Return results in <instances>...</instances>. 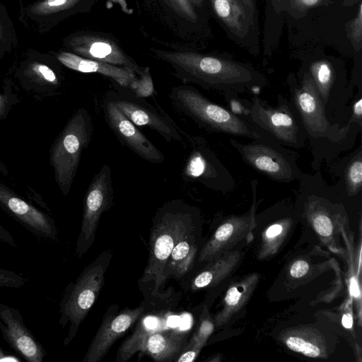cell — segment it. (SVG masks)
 Returning a JSON list of instances; mask_svg holds the SVG:
<instances>
[{
	"mask_svg": "<svg viewBox=\"0 0 362 362\" xmlns=\"http://www.w3.org/2000/svg\"><path fill=\"white\" fill-rule=\"evenodd\" d=\"M152 55L168 64L175 77L207 90L232 94L259 88L265 83L248 66L221 57L198 50H173L151 48Z\"/></svg>",
	"mask_w": 362,
	"mask_h": 362,
	"instance_id": "6da1fadb",
	"label": "cell"
},
{
	"mask_svg": "<svg viewBox=\"0 0 362 362\" xmlns=\"http://www.w3.org/2000/svg\"><path fill=\"white\" fill-rule=\"evenodd\" d=\"M141 32L173 50H197L206 16L189 0H134Z\"/></svg>",
	"mask_w": 362,
	"mask_h": 362,
	"instance_id": "7a4b0ae2",
	"label": "cell"
},
{
	"mask_svg": "<svg viewBox=\"0 0 362 362\" xmlns=\"http://www.w3.org/2000/svg\"><path fill=\"white\" fill-rule=\"evenodd\" d=\"M168 97L177 111L209 133H222L250 139H273L269 134L246 119L211 102L192 86H173Z\"/></svg>",
	"mask_w": 362,
	"mask_h": 362,
	"instance_id": "3957f363",
	"label": "cell"
},
{
	"mask_svg": "<svg viewBox=\"0 0 362 362\" xmlns=\"http://www.w3.org/2000/svg\"><path fill=\"white\" fill-rule=\"evenodd\" d=\"M195 209L184 201L173 199L158 209L153 218L149 240V257L141 279L153 281L154 291L164 283L166 262L181 235L193 225Z\"/></svg>",
	"mask_w": 362,
	"mask_h": 362,
	"instance_id": "277c9868",
	"label": "cell"
},
{
	"mask_svg": "<svg viewBox=\"0 0 362 362\" xmlns=\"http://www.w3.org/2000/svg\"><path fill=\"white\" fill-rule=\"evenodd\" d=\"M109 250L103 252L81 271L75 281L66 287L59 303V325H69L64 344L69 345L98 298L104 285L105 274L112 258Z\"/></svg>",
	"mask_w": 362,
	"mask_h": 362,
	"instance_id": "5b68a950",
	"label": "cell"
},
{
	"mask_svg": "<svg viewBox=\"0 0 362 362\" xmlns=\"http://www.w3.org/2000/svg\"><path fill=\"white\" fill-rule=\"evenodd\" d=\"M93 135L90 115L85 108L78 109L54 141L49 153L55 181L66 196L76 177L81 154Z\"/></svg>",
	"mask_w": 362,
	"mask_h": 362,
	"instance_id": "8992f818",
	"label": "cell"
},
{
	"mask_svg": "<svg viewBox=\"0 0 362 362\" xmlns=\"http://www.w3.org/2000/svg\"><path fill=\"white\" fill-rule=\"evenodd\" d=\"M243 118L269 134L282 146L300 148L305 146L306 134L293 105L285 98L279 105L271 106L254 97L245 106Z\"/></svg>",
	"mask_w": 362,
	"mask_h": 362,
	"instance_id": "52a82bcc",
	"label": "cell"
},
{
	"mask_svg": "<svg viewBox=\"0 0 362 362\" xmlns=\"http://www.w3.org/2000/svg\"><path fill=\"white\" fill-rule=\"evenodd\" d=\"M230 142L246 164L268 178L285 183L300 178L295 154L274 140L264 138L241 144L231 139Z\"/></svg>",
	"mask_w": 362,
	"mask_h": 362,
	"instance_id": "ba28073f",
	"label": "cell"
},
{
	"mask_svg": "<svg viewBox=\"0 0 362 362\" xmlns=\"http://www.w3.org/2000/svg\"><path fill=\"white\" fill-rule=\"evenodd\" d=\"M293 105L305 131L306 137L314 144L326 139L339 142L348 132L346 128L332 124L326 115V109L308 72H305L300 86L292 90Z\"/></svg>",
	"mask_w": 362,
	"mask_h": 362,
	"instance_id": "9c48e42d",
	"label": "cell"
},
{
	"mask_svg": "<svg viewBox=\"0 0 362 362\" xmlns=\"http://www.w3.org/2000/svg\"><path fill=\"white\" fill-rule=\"evenodd\" d=\"M114 192L111 168L105 164L93 176L84 197L80 232L76 255L82 257L92 246L102 214L112 206Z\"/></svg>",
	"mask_w": 362,
	"mask_h": 362,
	"instance_id": "30bf717a",
	"label": "cell"
},
{
	"mask_svg": "<svg viewBox=\"0 0 362 362\" xmlns=\"http://www.w3.org/2000/svg\"><path fill=\"white\" fill-rule=\"evenodd\" d=\"M64 41L69 52L80 57L127 68L137 76L144 69L124 51L119 40L111 34L81 30L71 34Z\"/></svg>",
	"mask_w": 362,
	"mask_h": 362,
	"instance_id": "8fae6325",
	"label": "cell"
},
{
	"mask_svg": "<svg viewBox=\"0 0 362 362\" xmlns=\"http://www.w3.org/2000/svg\"><path fill=\"white\" fill-rule=\"evenodd\" d=\"M189 151L184 164L181 176L189 182H199L216 190L233 187L228 170L209 148L204 138L187 136Z\"/></svg>",
	"mask_w": 362,
	"mask_h": 362,
	"instance_id": "7c38bea8",
	"label": "cell"
},
{
	"mask_svg": "<svg viewBox=\"0 0 362 362\" xmlns=\"http://www.w3.org/2000/svg\"><path fill=\"white\" fill-rule=\"evenodd\" d=\"M106 95L136 126L148 127L159 134L166 141H182L183 132L160 107L149 104L143 98L122 90H110Z\"/></svg>",
	"mask_w": 362,
	"mask_h": 362,
	"instance_id": "4fadbf2b",
	"label": "cell"
},
{
	"mask_svg": "<svg viewBox=\"0 0 362 362\" xmlns=\"http://www.w3.org/2000/svg\"><path fill=\"white\" fill-rule=\"evenodd\" d=\"M105 119L119 142L141 158L161 163L163 153L132 123L106 95L102 102Z\"/></svg>",
	"mask_w": 362,
	"mask_h": 362,
	"instance_id": "5bb4252c",
	"label": "cell"
},
{
	"mask_svg": "<svg viewBox=\"0 0 362 362\" xmlns=\"http://www.w3.org/2000/svg\"><path fill=\"white\" fill-rule=\"evenodd\" d=\"M144 313V308H124L119 313L118 305H112L107 310L100 326L93 337L83 362H99L112 344L121 337Z\"/></svg>",
	"mask_w": 362,
	"mask_h": 362,
	"instance_id": "9a60e30c",
	"label": "cell"
},
{
	"mask_svg": "<svg viewBox=\"0 0 362 362\" xmlns=\"http://www.w3.org/2000/svg\"><path fill=\"white\" fill-rule=\"evenodd\" d=\"M0 208L37 237L54 240L57 229L53 218L0 181Z\"/></svg>",
	"mask_w": 362,
	"mask_h": 362,
	"instance_id": "2e32d148",
	"label": "cell"
},
{
	"mask_svg": "<svg viewBox=\"0 0 362 362\" xmlns=\"http://www.w3.org/2000/svg\"><path fill=\"white\" fill-rule=\"evenodd\" d=\"M0 331L10 348L28 362H42L47 353L25 326L18 309L0 302Z\"/></svg>",
	"mask_w": 362,
	"mask_h": 362,
	"instance_id": "e0dca14e",
	"label": "cell"
},
{
	"mask_svg": "<svg viewBox=\"0 0 362 362\" xmlns=\"http://www.w3.org/2000/svg\"><path fill=\"white\" fill-rule=\"evenodd\" d=\"M257 184V180L252 181L253 205L250 212L242 216H232L223 221L202 249L199 257V262H211L220 257L238 243L249 236L255 226L254 214Z\"/></svg>",
	"mask_w": 362,
	"mask_h": 362,
	"instance_id": "ac0fdd59",
	"label": "cell"
},
{
	"mask_svg": "<svg viewBox=\"0 0 362 362\" xmlns=\"http://www.w3.org/2000/svg\"><path fill=\"white\" fill-rule=\"evenodd\" d=\"M56 58L70 69L81 73L103 75L121 87L130 88L138 78V76L129 69L86 59L69 51L57 52Z\"/></svg>",
	"mask_w": 362,
	"mask_h": 362,
	"instance_id": "d6986e66",
	"label": "cell"
},
{
	"mask_svg": "<svg viewBox=\"0 0 362 362\" xmlns=\"http://www.w3.org/2000/svg\"><path fill=\"white\" fill-rule=\"evenodd\" d=\"M186 341L185 331L158 329L146 337L141 351L156 361H169L182 351Z\"/></svg>",
	"mask_w": 362,
	"mask_h": 362,
	"instance_id": "ffe728a7",
	"label": "cell"
},
{
	"mask_svg": "<svg viewBox=\"0 0 362 362\" xmlns=\"http://www.w3.org/2000/svg\"><path fill=\"white\" fill-rule=\"evenodd\" d=\"M215 16L235 35L244 37L254 23L238 0H209Z\"/></svg>",
	"mask_w": 362,
	"mask_h": 362,
	"instance_id": "44dd1931",
	"label": "cell"
},
{
	"mask_svg": "<svg viewBox=\"0 0 362 362\" xmlns=\"http://www.w3.org/2000/svg\"><path fill=\"white\" fill-rule=\"evenodd\" d=\"M192 229L193 225L176 242L163 269L164 281L170 275L179 278L191 269L197 253Z\"/></svg>",
	"mask_w": 362,
	"mask_h": 362,
	"instance_id": "7402d4cb",
	"label": "cell"
},
{
	"mask_svg": "<svg viewBox=\"0 0 362 362\" xmlns=\"http://www.w3.org/2000/svg\"><path fill=\"white\" fill-rule=\"evenodd\" d=\"M284 341L292 351L308 357L318 358L326 355V344L323 337L312 329L291 330L285 334Z\"/></svg>",
	"mask_w": 362,
	"mask_h": 362,
	"instance_id": "603a6c76",
	"label": "cell"
},
{
	"mask_svg": "<svg viewBox=\"0 0 362 362\" xmlns=\"http://www.w3.org/2000/svg\"><path fill=\"white\" fill-rule=\"evenodd\" d=\"M257 279L256 274L249 276L228 288L224 298V308L216 317L218 326L226 323L231 315L243 307L255 290Z\"/></svg>",
	"mask_w": 362,
	"mask_h": 362,
	"instance_id": "cb8c5ba5",
	"label": "cell"
},
{
	"mask_svg": "<svg viewBox=\"0 0 362 362\" xmlns=\"http://www.w3.org/2000/svg\"><path fill=\"white\" fill-rule=\"evenodd\" d=\"M239 257V253L235 252L226 253L211 261L210 264L195 276L192 281V289L194 291L218 284L232 271Z\"/></svg>",
	"mask_w": 362,
	"mask_h": 362,
	"instance_id": "d4e9b609",
	"label": "cell"
},
{
	"mask_svg": "<svg viewBox=\"0 0 362 362\" xmlns=\"http://www.w3.org/2000/svg\"><path fill=\"white\" fill-rule=\"evenodd\" d=\"M159 327V320L156 317L150 315L141 317L133 333L118 349L116 361H127L137 351H141L146 337L158 330Z\"/></svg>",
	"mask_w": 362,
	"mask_h": 362,
	"instance_id": "484cf974",
	"label": "cell"
},
{
	"mask_svg": "<svg viewBox=\"0 0 362 362\" xmlns=\"http://www.w3.org/2000/svg\"><path fill=\"white\" fill-rule=\"evenodd\" d=\"M23 82L34 91L54 93L61 86L57 73L49 66L39 62L30 64L23 71Z\"/></svg>",
	"mask_w": 362,
	"mask_h": 362,
	"instance_id": "4316f807",
	"label": "cell"
},
{
	"mask_svg": "<svg viewBox=\"0 0 362 362\" xmlns=\"http://www.w3.org/2000/svg\"><path fill=\"white\" fill-rule=\"evenodd\" d=\"M308 73L326 109L331 99L335 82L334 69L328 61L318 60L311 64Z\"/></svg>",
	"mask_w": 362,
	"mask_h": 362,
	"instance_id": "83f0119b",
	"label": "cell"
},
{
	"mask_svg": "<svg viewBox=\"0 0 362 362\" xmlns=\"http://www.w3.org/2000/svg\"><path fill=\"white\" fill-rule=\"evenodd\" d=\"M345 187L349 195L358 194L362 188V151L350 160L345 169Z\"/></svg>",
	"mask_w": 362,
	"mask_h": 362,
	"instance_id": "f1b7e54d",
	"label": "cell"
},
{
	"mask_svg": "<svg viewBox=\"0 0 362 362\" xmlns=\"http://www.w3.org/2000/svg\"><path fill=\"white\" fill-rule=\"evenodd\" d=\"M308 209L313 226L317 233L324 237L330 235L333 230L332 222L321 202L318 200L311 201L308 203Z\"/></svg>",
	"mask_w": 362,
	"mask_h": 362,
	"instance_id": "f546056e",
	"label": "cell"
},
{
	"mask_svg": "<svg viewBox=\"0 0 362 362\" xmlns=\"http://www.w3.org/2000/svg\"><path fill=\"white\" fill-rule=\"evenodd\" d=\"M134 95L139 98L153 96L156 93L154 86L148 66L144 67L141 74L138 76L135 83L129 88Z\"/></svg>",
	"mask_w": 362,
	"mask_h": 362,
	"instance_id": "4dcf8cb0",
	"label": "cell"
},
{
	"mask_svg": "<svg viewBox=\"0 0 362 362\" xmlns=\"http://www.w3.org/2000/svg\"><path fill=\"white\" fill-rule=\"evenodd\" d=\"M214 324L209 317V316L205 314V312L202 315V318L200 320L199 325L192 335L190 341L189 342V345L195 346L200 349L204 345L208 337L211 335L212 332L214 331Z\"/></svg>",
	"mask_w": 362,
	"mask_h": 362,
	"instance_id": "1f68e13d",
	"label": "cell"
},
{
	"mask_svg": "<svg viewBox=\"0 0 362 362\" xmlns=\"http://www.w3.org/2000/svg\"><path fill=\"white\" fill-rule=\"evenodd\" d=\"M347 33L355 49H360L362 40V4L361 1L356 16L347 25Z\"/></svg>",
	"mask_w": 362,
	"mask_h": 362,
	"instance_id": "d6a6232c",
	"label": "cell"
},
{
	"mask_svg": "<svg viewBox=\"0 0 362 362\" xmlns=\"http://www.w3.org/2000/svg\"><path fill=\"white\" fill-rule=\"evenodd\" d=\"M279 4L284 6L293 15L305 13L310 8L318 6L323 4L325 0H276Z\"/></svg>",
	"mask_w": 362,
	"mask_h": 362,
	"instance_id": "836d02e7",
	"label": "cell"
},
{
	"mask_svg": "<svg viewBox=\"0 0 362 362\" xmlns=\"http://www.w3.org/2000/svg\"><path fill=\"white\" fill-rule=\"evenodd\" d=\"M25 283L20 274L8 269L0 268V287L18 288Z\"/></svg>",
	"mask_w": 362,
	"mask_h": 362,
	"instance_id": "e575fe53",
	"label": "cell"
},
{
	"mask_svg": "<svg viewBox=\"0 0 362 362\" xmlns=\"http://www.w3.org/2000/svg\"><path fill=\"white\" fill-rule=\"evenodd\" d=\"M17 102L18 98L11 88L5 86L4 93H0V120L7 117L13 105Z\"/></svg>",
	"mask_w": 362,
	"mask_h": 362,
	"instance_id": "d590c367",
	"label": "cell"
},
{
	"mask_svg": "<svg viewBox=\"0 0 362 362\" xmlns=\"http://www.w3.org/2000/svg\"><path fill=\"white\" fill-rule=\"evenodd\" d=\"M201 349L192 345H186L181 354L175 361L176 362H192L197 357Z\"/></svg>",
	"mask_w": 362,
	"mask_h": 362,
	"instance_id": "8d00e7d4",
	"label": "cell"
},
{
	"mask_svg": "<svg viewBox=\"0 0 362 362\" xmlns=\"http://www.w3.org/2000/svg\"><path fill=\"white\" fill-rule=\"evenodd\" d=\"M309 270V264L306 261L297 260L290 269V274L294 278H300L307 274Z\"/></svg>",
	"mask_w": 362,
	"mask_h": 362,
	"instance_id": "74e56055",
	"label": "cell"
},
{
	"mask_svg": "<svg viewBox=\"0 0 362 362\" xmlns=\"http://www.w3.org/2000/svg\"><path fill=\"white\" fill-rule=\"evenodd\" d=\"M362 99L360 97L359 99L355 101L352 107L351 117L350 122L351 124L358 123L359 127H362Z\"/></svg>",
	"mask_w": 362,
	"mask_h": 362,
	"instance_id": "f35d334b",
	"label": "cell"
},
{
	"mask_svg": "<svg viewBox=\"0 0 362 362\" xmlns=\"http://www.w3.org/2000/svg\"><path fill=\"white\" fill-rule=\"evenodd\" d=\"M284 230L283 222L275 223L271 225L266 230L265 235L267 239L272 240L279 237Z\"/></svg>",
	"mask_w": 362,
	"mask_h": 362,
	"instance_id": "ab89813d",
	"label": "cell"
},
{
	"mask_svg": "<svg viewBox=\"0 0 362 362\" xmlns=\"http://www.w3.org/2000/svg\"><path fill=\"white\" fill-rule=\"evenodd\" d=\"M0 241L6 243L12 247H17V244L15 242L12 235L8 230L4 228L0 224Z\"/></svg>",
	"mask_w": 362,
	"mask_h": 362,
	"instance_id": "60d3db41",
	"label": "cell"
},
{
	"mask_svg": "<svg viewBox=\"0 0 362 362\" xmlns=\"http://www.w3.org/2000/svg\"><path fill=\"white\" fill-rule=\"evenodd\" d=\"M245 8L252 21L254 23L255 6L254 0H238Z\"/></svg>",
	"mask_w": 362,
	"mask_h": 362,
	"instance_id": "b9f144b4",
	"label": "cell"
},
{
	"mask_svg": "<svg viewBox=\"0 0 362 362\" xmlns=\"http://www.w3.org/2000/svg\"><path fill=\"white\" fill-rule=\"evenodd\" d=\"M350 291L354 297L358 298L360 296V289L357 279L355 277H352L350 280Z\"/></svg>",
	"mask_w": 362,
	"mask_h": 362,
	"instance_id": "7bdbcfd3",
	"label": "cell"
},
{
	"mask_svg": "<svg viewBox=\"0 0 362 362\" xmlns=\"http://www.w3.org/2000/svg\"><path fill=\"white\" fill-rule=\"evenodd\" d=\"M341 323L345 328H351L353 325L352 315L349 313L344 315L341 319Z\"/></svg>",
	"mask_w": 362,
	"mask_h": 362,
	"instance_id": "ee69618b",
	"label": "cell"
},
{
	"mask_svg": "<svg viewBox=\"0 0 362 362\" xmlns=\"http://www.w3.org/2000/svg\"><path fill=\"white\" fill-rule=\"evenodd\" d=\"M190 3L200 12L205 14L204 10L206 5V0H189Z\"/></svg>",
	"mask_w": 362,
	"mask_h": 362,
	"instance_id": "f6af8a7d",
	"label": "cell"
},
{
	"mask_svg": "<svg viewBox=\"0 0 362 362\" xmlns=\"http://www.w3.org/2000/svg\"><path fill=\"white\" fill-rule=\"evenodd\" d=\"M16 361V358H13L8 354L5 353L0 346V361Z\"/></svg>",
	"mask_w": 362,
	"mask_h": 362,
	"instance_id": "bcb514c9",
	"label": "cell"
},
{
	"mask_svg": "<svg viewBox=\"0 0 362 362\" xmlns=\"http://www.w3.org/2000/svg\"><path fill=\"white\" fill-rule=\"evenodd\" d=\"M0 171L4 175H7V173H8V169H7L6 166L3 163V162L1 160H0Z\"/></svg>",
	"mask_w": 362,
	"mask_h": 362,
	"instance_id": "7dc6e473",
	"label": "cell"
},
{
	"mask_svg": "<svg viewBox=\"0 0 362 362\" xmlns=\"http://www.w3.org/2000/svg\"><path fill=\"white\" fill-rule=\"evenodd\" d=\"M358 1L361 0H344V4H345L346 6H350L354 4Z\"/></svg>",
	"mask_w": 362,
	"mask_h": 362,
	"instance_id": "c3c4849f",
	"label": "cell"
}]
</instances>
